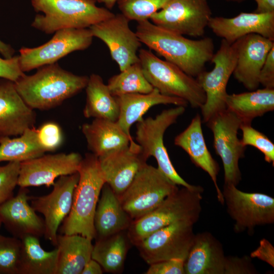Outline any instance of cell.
<instances>
[{"mask_svg":"<svg viewBox=\"0 0 274 274\" xmlns=\"http://www.w3.org/2000/svg\"><path fill=\"white\" fill-rule=\"evenodd\" d=\"M135 33L141 43L194 78L204 70L206 63L211 61L214 54L212 38L189 39L149 20L138 22Z\"/></svg>","mask_w":274,"mask_h":274,"instance_id":"cell-1","label":"cell"},{"mask_svg":"<svg viewBox=\"0 0 274 274\" xmlns=\"http://www.w3.org/2000/svg\"><path fill=\"white\" fill-rule=\"evenodd\" d=\"M37 69L35 74H25L14 82L19 95L33 110L58 106L85 89L89 79L63 69L57 62Z\"/></svg>","mask_w":274,"mask_h":274,"instance_id":"cell-2","label":"cell"},{"mask_svg":"<svg viewBox=\"0 0 274 274\" xmlns=\"http://www.w3.org/2000/svg\"><path fill=\"white\" fill-rule=\"evenodd\" d=\"M79 179L75 188L71 211L63 221L60 233L95 238L94 218L101 191L106 182L98 157L86 153L78 171Z\"/></svg>","mask_w":274,"mask_h":274,"instance_id":"cell-3","label":"cell"},{"mask_svg":"<svg viewBox=\"0 0 274 274\" xmlns=\"http://www.w3.org/2000/svg\"><path fill=\"white\" fill-rule=\"evenodd\" d=\"M36 15L31 26L51 34L65 28H88L114 15L96 0H30Z\"/></svg>","mask_w":274,"mask_h":274,"instance_id":"cell-4","label":"cell"},{"mask_svg":"<svg viewBox=\"0 0 274 274\" xmlns=\"http://www.w3.org/2000/svg\"><path fill=\"white\" fill-rule=\"evenodd\" d=\"M203 188L182 187L168 196L155 209L131 222L127 234L130 243L136 245L152 232L182 220L196 223L201 212Z\"/></svg>","mask_w":274,"mask_h":274,"instance_id":"cell-5","label":"cell"},{"mask_svg":"<svg viewBox=\"0 0 274 274\" xmlns=\"http://www.w3.org/2000/svg\"><path fill=\"white\" fill-rule=\"evenodd\" d=\"M138 56L144 76L154 88L162 94L184 99L193 108L200 109L203 105L206 94L194 77L150 50L141 49Z\"/></svg>","mask_w":274,"mask_h":274,"instance_id":"cell-6","label":"cell"},{"mask_svg":"<svg viewBox=\"0 0 274 274\" xmlns=\"http://www.w3.org/2000/svg\"><path fill=\"white\" fill-rule=\"evenodd\" d=\"M185 108L177 106L163 110L155 118H143L136 125L135 140L140 147V154L145 161L153 156L157 162V168L174 183L178 186L195 189L200 186L188 183L179 175L163 143L165 131L184 113Z\"/></svg>","mask_w":274,"mask_h":274,"instance_id":"cell-7","label":"cell"},{"mask_svg":"<svg viewBox=\"0 0 274 274\" xmlns=\"http://www.w3.org/2000/svg\"><path fill=\"white\" fill-rule=\"evenodd\" d=\"M178 189L157 167L145 163L119 200L133 221L155 209Z\"/></svg>","mask_w":274,"mask_h":274,"instance_id":"cell-8","label":"cell"},{"mask_svg":"<svg viewBox=\"0 0 274 274\" xmlns=\"http://www.w3.org/2000/svg\"><path fill=\"white\" fill-rule=\"evenodd\" d=\"M237 56L236 41L230 44L222 39L219 49L211 61L212 70H205L196 77L206 94V101L200 108L202 121L206 123L217 114L226 109L227 86L233 74Z\"/></svg>","mask_w":274,"mask_h":274,"instance_id":"cell-9","label":"cell"},{"mask_svg":"<svg viewBox=\"0 0 274 274\" xmlns=\"http://www.w3.org/2000/svg\"><path fill=\"white\" fill-rule=\"evenodd\" d=\"M227 212L234 221V231L252 232L257 226L274 223V198L266 194L249 193L232 184H224L222 191Z\"/></svg>","mask_w":274,"mask_h":274,"instance_id":"cell-10","label":"cell"},{"mask_svg":"<svg viewBox=\"0 0 274 274\" xmlns=\"http://www.w3.org/2000/svg\"><path fill=\"white\" fill-rule=\"evenodd\" d=\"M206 123L213 134L215 151L222 160L224 184L237 186L242 179L239 161L244 158L246 150L237 136L242 123L234 113L226 109Z\"/></svg>","mask_w":274,"mask_h":274,"instance_id":"cell-11","label":"cell"},{"mask_svg":"<svg viewBox=\"0 0 274 274\" xmlns=\"http://www.w3.org/2000/svg\"><path fill=\"white\" fill-rule=\"evenodd\" d=\"M191 220H182L152 232L135 245L148 264L174 259H186L195 234Z\"/></svg>","mask_w":274,"mask_h":274,"instance_id":"cell-12","label":"cell"},{"mask_svg":"<svg viewBox=\"0 0 274 274\" xmlns=\"http://www.w3.org/2000/svg\"><path fill=\"white\" fill-rule=\"evenodd\" d=\"M93 36L89 28H65L55 32L53 37L42 45L19 50V63L23 72H29L57 62L76 51L88 48Z\"/></svg>","mask_w":274,"mask_h":274,"instance_id":"cell-13","label":"cell"},{"mask_svg":"<svg viewBox=\"0 0 274 274\" xmlns=\"http://www.w3.org/2000/svg\"><path fill=\"white\" fill-rule=\"evenodd\" d=\"M212 15L208 0H170L149 19L168 31L200 37L204 35Z\"/></svg>","mask_w":274,"mask_h":274,"instance_id":"cell-14","label":"cell"},{"mask_svg":"<svg viewBox=\"0 0 274 274\" xmlns=\"http://www.w3.org/2000/svg\"><path fill=\"white\" fill-rule=\"evenodd\" d=\"M79 179L78 172L61 176L54 182L50 193L42 196H30L31 207L44 217L45 237L55 246L57 245L59 227L71 211Z\"/></svg>","mask_w":274,"mask_h":274,"instance_id":"cell-15","label":"cell"},{"mask_svg":"<svg viewBox=\"0 0 274 274\" xmlns=\"http://www.w3.org/2000/svg\"><path fill=\"white\" fill-rule=\"evenodd\" d=\"M129 21L119 13L88 28L93 37L99 39L107 46L120 71L140 61L137 52L142 43L135 32L130 29Z\"/></svg>","mask_w":274,"mask_h":274,"instance_id":"cell-16","label":"cell"},{"mask_svg":"<svg viewBox=\"0 0 274 274\" xmlns=\"http://www.w3.org/2000/svg\"><path fill=\"white\" fill-rule=\"evenodd\" d=\"M82 159L78 153H60L21 162L18 185L25 188L53 185L56 178L78 172Z\"/></svg>","mask_w":274,"mask_h":274,"instance_id":"cell-17","label":"cell"},{"mask_svg":"<svg viewBox=\"0 0 274 274\" xmlns=\"http://www.w3.org/2000/svg\"><path fill=\"white\" fill-rule=\"evenodd\" d=\"M106 183L119 197L129 187L135 175L146 163L136 143L98 157Z\"/></svg>","mask_w":274,"mask_h":274,"instance_id":"cell-18","label":"cell"},{"mask_svg":"<svg viewBox=\"0 0 274 274\" xmlns=\"http://www.w3.org/2000/svg\"><path fill=\"white\" fill-rule=\"evenodd\" d=\"M237 56L233 72L234 78L247 89L253 91L260 85V70L274 41L251 33L236 40Z\"/></svg>","mask_w":274,"mask_h":274,"instance_id":"cell-19","label":"cell"},{"mask_svg":"<svg viewBox=\"0 0 274 274\" xmlns=\"http://www.w3.org/2000/svg\"><path fill=\"white\" fill-rule=\"evenodd\" d=\"M28 190L20 187L19 192L0 205V218L7 230L14 237L21 239L26 235L38 237L44 235V220L28 203Z\"/></svg>","mask_w":274,"mask_h":274,"instance_id":"cell-20","label":"cell"},{"mask_svg":"<svg viewBox=\"0 0 274 274\" xmlns=\"http://www.w3.org/2000/svg\"><path fill=\"white\" fill-rule=\"evenodd\" d=\"M208 26L216 36L230 44L251 33L274 41V12H242L231 18L212 17Z\"/></svg>","mask_w":274,"mask_h":274,"instance_id":"cell-21","label":"cell"},{"mask_svg":"<svg viewBox=\"0 0 274 274\" xmlns=\"http://www.w3.org/2000/svg\"><path fill=\"white\" fill-rule=\"evenodd\" d=\"M36 114L17 92L14 82L0 78V136H19L34 127Z\"/></svg>","mask_w":274,"mask_h":274,"instance_id":"cell-22","label":"cell"},{"mask_svg":"<svg viewBox=\"0 0 274 274\" xmlns=\"http://www.w3.org/2000/svg\"><path fill=\"white\" fill-rule=\"evenodd\" d=\"M202 122L200 115L196 114L188 126L175 137L174 144L183 149L194 165L209 175L214 185L218 200L221 204H224L222 190L217 183L220 168L207 146Z\"/></svg>","mask_w":274,"mask_h":274,"instance_id":"cell-23","label":"cell"},{"mask_svg":"<svg viewBox=\"0 0 274 274\" xmlns=\"http://www.w3.org/2000/svg\"><path fill=\"white\" fill-rule=\"evenodd\" d=\"M226 261L219 241L210 232H199L185 260V274H224Z\"/></svg>","mask_w":274,"mask_h":274,"instance_id":"cell-24","label":"cell"},{"mask_svg":"<svg viewBox=\"0 0 274 274\" xmlns=\"http://www.w3.org/2000/svg\"><path fill=\"white\" fill-rule=\"evenodd\" d=\"M119 107V113L117 123L131 139L130 127L135 122L142 120L143 115L152 107L158 105L172 104L187 107L184 99L161 94L157 89L149 93H132L114 96Z\"/></svg>","mask_w":274,"mask_h":274,"instance_id":"cell-25","label":"cell"},{"mask_svg":"<svg viewBox=\"0 0 274 274\" xmlns=\"http://www.w3.org/2000/svg\"><path fill=\"white\" fill-rule=\"evenodd\" d=\"M132 221L123 208L118 197L105 183L94 215L95 237L105 238L126 231Z\"/></svg>","mask_w":274,"mask_h":274,"instance_id":"cell-26","label":"cell"},{"mask_svg":"<svg viewBox=\"0 0 274 274\" xmlns=\"http://www.w3.org/2000/svg\"><path fill=\"white\" fill-rule=\"evenodd\" d=\"M81 129L88 149L97 157L135 143L116 121L95 118L91 123L83 124Z\"/></svg>","mask_w":274,"mask_h":274,"instance_id":"cell-27","label":"cell"},{"mask_svg":"<svg viewBox=\"0 0 274 274\" xmlns=\"http://www.w3.org/2000/svg\"><path fill=\"white\" fill-rule=\"evenodd\" d=\"M92 241L80 234H57L56 274H81L91 259Z\"/></svg>","mask_w":274,"mask_h":274,"instance_id":"cell-28","label":"cell"},{"mask_svg":"<svg viewBox=\"0 0 274 274\" xmlns=\"http://www.w3.org/2000/svg\"><path fill=\"white\" fill-rule=\"evenodd\" d=\"M226 107L237 117L242 124H251L255 118L274 110V89L263 88L228 94Z\"/></svg>","mask_w":274,"mask_h":274,"instance_id":"cell-29","label":"cell"},{"mask_svg":"<svg viewBox=\"0 0 274 274\" xmlns=\"http://www.w3.org/2000/svg\"><path fill=\"white\" fill-rule=\"evenodd\" d=\"M85 89L86 101L83 110L84 117L117 121L119 113L118 105L101 76L91 74L89 77Z\"/></svg>","mask_w":274,"mask_h":274,"instance_id":"cell-30","label":"cell"},{"mask_svg":"<svg viewBox=\"0 0 274 274\" xmlns=\"http://www.w3.org/2000/svg\"><path fill=\"white\" fill-rule=\"evenodd\" d=\"M22 252L19 274H56L58 249L47 251L41 247L39 237L26 235L20 239Z\"/></svg>","mask_w":274,"mask_h":274,"instance_id":"cell-31","label":"cell"},{"mask_svg":"<svg viewBox=\"0 0 274 274\" xmlns=\"http://www.w3.org/2000/svg\"><path fill=\"white\" fill-rule=\"evenodd\" d=\"M125 231L97 239L93 246L91 258L107 272L116 273L123 267L130 242Z\"/></svg>","mask_w":274,"mask_h":274,"instance_id":"cell-32","label":"cell"},{"mask_svg":"<svg viewBox=\"0 0 274 274\" xmlns=\"http://www.w3.org/2000/svg\"><path fill=\"white\" fill-rule=\"evenodd\" d=\"M0 136V162H23L40 157L46 152L40 145L37 129H26L18 137Z\"/></svg>","mask_w":274,"mask_h":274,"instance_id":"cell-33","label":"cell"},{"mask_svg":"<svg viewBox=\"0 0 274 274\" xmlns=\"http://www.w3.org/2000/svg\"><path fill=\"white\" fill-rule=\"evenodd\" d=\"M107 85L113 96L132 93H149L154 89L145 77L140 61L112 76Z\"/></svg>","mask_w":274,"mask_h":274,"instance_id":"cell-34","label":"cell"},{"mask_svg":"<svg viewBox=\"0 0 274 274\" xmlns=\"http://www.w3.org/2000/svg\"><path fill=\"white\" fill-rule=\"evenodd\" d=\"M170 0H117L121 13L129 21L137 22L149 20Z\"/></svg>","mask_w":274,"mask_h":274,"instance_id":"cell-35","label":"cell"},{"mask_svg":"<svg viewBox=\"0 0 274 274\" xmlns=\"http://www.w3.org/2000/svg\"><path fill=\"white\" fill-rule=\"evenodd\" d=\"M21 240L0 234V274H19Z\"/></svg>","mask_w":274,"mask_h":274,"instance_id":"cell-36","label":"cell"},{"mask_svg":"<svg viewBox=\"0 0 274 274\" xmlns=\"http://www.w3.org/2000/svg\"><path fill=\"white\" fill-rule=\"evenodd\" d=\"M239 129L242 132L241 140L243 145L250 146L260 151L264 160L274 166V144L263 133L255 129L251 124H241Z\"/></svg>","mask_w":274,"mask_h":274,"instance_id":"cell-37","label":"cell"},{"mask_svg":"<svg viewBox=\"0 0 274 274\" xmlns=\"http://www.w3.org/2000/svg\"><path fill=\"white\" fill-rule=\"evenodd\" d=\"M20 162L10 161L0 165V205L13 196L18 185Z\"/></svg>","mask_w":274,"mask_h":274,"instance_id":"cell-38","label":"cell"},{"mask_svg":"<svg viewBox=\"0 0 274 274\" xmlns=\"http://www.w3.org/2000/svg\"><path fill=\"white\" fill-rule=\"evenodd\" d=\"M38 141L45 152H53L61 145L63 140L60 126L56 123L49 122L43 124L37 129Z\"/></svg>","mask_w":274,"mask_h":274,"instance_id":"cell-39","label":"cell"},{"mask_svg":"<svg viewBox=\"0 0 274 274\" xmlns=\"http://www.w3.org/2000/svg\"><path fill=\"white\" fill-rule=\"evenodd\" d=\"M185 259L174 258L150 264L146 274H185Z\"/></svg>","mask_w":274,"mask_h":274,"instance_id":"cell-40","label":"cell"},{"mask_svg":"<svg viewBox=\"0 0 274 274\" xmlns=\"http://www.w3.org/2000/svg\"><path fill=\"white\" fill-rule=\"evenodd\" d=\"M257 272L250 256H226L224 274H252Z\"/></svg>","mask_w":274,"mask_h":274,"instance_id":"cell-41","label":"cell"},{"mask_svg":"<svg viewBox=\"0 0 274 274\" xmlns=\"http://www.w3.org/2000/svg\"><path fill=\"white\" fill-rule=\"evenodd\" d=\"M24 75L20 68L19 55L8 59L0 57V78L15 82Z\"/></svg>","mask_w":274,"mask_h":274,"instance_id":"cell-42","label":"cell"},{"mask_svg":"<svg viewBox=\"0 0 274 274\" xmlns=\"http://www.w3.org/2000/svg\"><path fill=\"white\" fill-rule=\"evenodd\" d=\"M259 82L264 88L274 89V46L268 53L260 70Z\"/></svg>","mask_w":274,"mask_h":274,"instance_id":"cell-43","label":"cell"},{"mask_svg":"<svg viewBox=\"0 0 274 274\" xmlns=\"http://www.w3.org/2000/svg\"><path fill=\"white\" fill-rule=\"evenodd\" d=\"M250 256L262 260L274 267V247L265 238L260 240L259 246L251 253Z\"/></svg>","mask_w":274,"mask_h":274,"instance_id":"cell-44","label":"cell"},{"mask_svg":"<svg viewBox=\"0 0 274 274\" xmlns=\"http://www.w3.org/2000/svg\"><path fill=\"white\" fill-rule=\"evenodd\" d=\"M257 4V8L254 12L257 13H267L274 12V0H254Z\"/></svg>","mask_w":274,"mask_h":274,"instance_id":"cell-45","label":"cell"},{"mask_svg":"<svg viewBox=\"0 0 274 274\" xmlns=\"http://www.w3.org/2000/svg\"><path fill=\"white\" fill-rule=\"evenodd\" d=\"M102 272L101 265L91 258L85 264L81 274H101Z\"/></svg>","mask_w":274,"mask_h":274,"instance_id":"cell-46","label":"cell"},{"mask_svg":"<svg viewBox=\"0 0 274 274\" xmlns=\"http://www.w3.org/2000/svg\"><path fill=\"white\" fill-rule=\"evenodd\" d=\"M15 50L9 44L3 42L0 40V54L5 58H10L14 56Z\"/></svg>","mask_w":274,"mask_h":274,"instance_id":"cell-47","label":"cell"},{"mask_svg":"<svg viewBox=\"0 0 274 274\" xmlns=\"http://www.w3.org/2000/svg\"><path fill=\"white\" fill-rule=\"evenodd\" d=\"M117 0H96V3L104 4L106 8L112 9L116 4Z\"/></svg>","mask_w":274,"mask_h":274,"instance_id":"cell-48","label":"cell"},{"mask_svg":"<svg viewBox=\"0 0 274 274\" xmlns=\"http://www.w3.org/2000/svg\"><path fill=\"white\" fill-rule=\"evenodd\" d=\"M227 2H235V3H241L244 2L245 0H225Z\"/></svg>","mask_w":274,"mask_h":274,"instance_id":"cell-49","label":"cell"},{"mask_svg":"<svg viewBox=\"0 0 274 274\" xmlns=\"http://www.w3.org/2000/svg\"><path fill=\"white\" fill-rule=\"evenodd\" d=\"M2 224V221H1V218H0V227L1 226Z\"/></svg>","mask_w":274,"mask_h":274,"instance_id":"cell-50","label":"cell"}]
</instances>
